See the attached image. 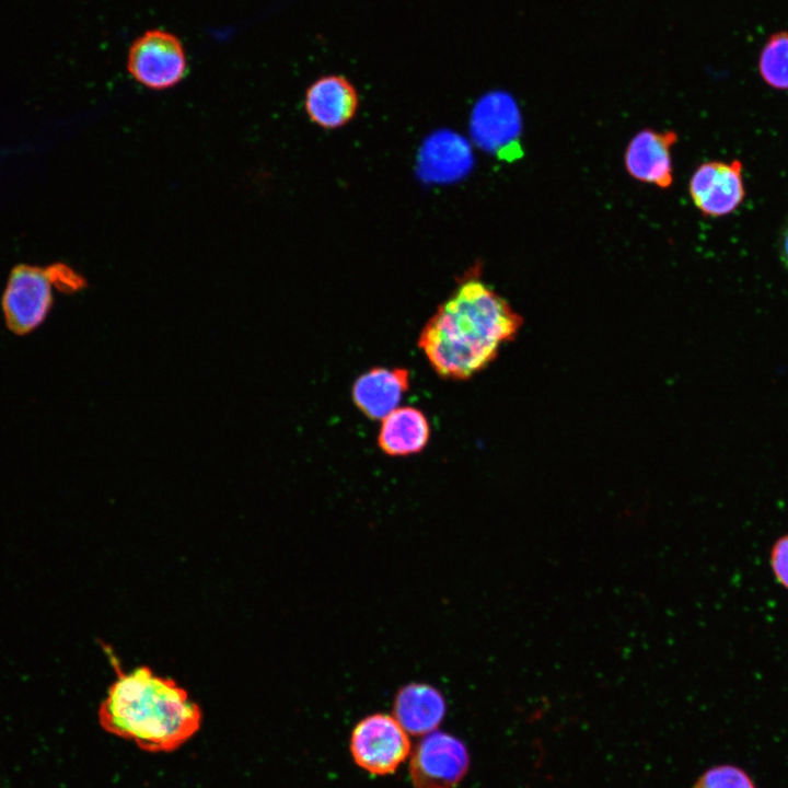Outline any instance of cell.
<instances>
[{"instance_id": "15", "label": "cell", "mask_w": 788, "mask_h": 788, "mask_svg": "<svg viewBox=\"0 0 788 788\" xmlns=\"http://www.w3.org/2000/svg\"><path fill=\"white\" fill-rule=\"evenodd\" d=\"M51 285L59 291L72 293L86 286L85 279L63 263H54L46 267Z\"/></svg>"}, {"instance_id": "6", "label": "cell", "mask_w": 788, "mask_h": 788, "mask_svg": "<svg viewBox=\"0 0 788 788\" xmlns=\"http://www.w3.org/2000/svg\"><path fill=\"white\" fill-rule=\"evenodd\" d=\"M467 768L468 754L464 744L440 731H432L421 739L409 764L416 788H452Z\"/></svg>"}, {"instance_id": "3", "label": "cell", "mask_w": 788, "mask_h": 788, "mask_svg": "<svg viewBox=\"0 0 788 788\" xmlns=\"http://www.w3.org/2000/svg\"><path fill=\"white\" fill-rule=\"evenodd\" d=\"M127 70L148 89L173 88L188 71L184 45L169 31L148 30L131 43L127 54Z\"/></svg>"}, {"instance_id": "9", "label": "cell", "mask_w": 788, "mask_h": 788, "mask_svg": "<svg viewBox=\"0 0 788 788\" xmlns=\"http://www.w3.org/2000/svg\"><path fill=\"white\" fill-rule=\"evenodd\" d=\"M359 107L356 86L341 74H327L316 79L306 89L304 108L316 126L335 130L350 123Z\"/></svg>"}, {"instance_id": "11", "label": "cell", "mask_w": 788, "mask_h": 788, "mask_svg": "<svg viewBox=\"0 0 788 788\" xmlns=\"http://www.w3.org/2000/svg\"><path fill=\"white\" fill-rule=\"evenodd\" d=\"M445 709V700L437 688L410 683L396 694L393 716L407 733L426 735L440 725Z\"/></svg>"}, {"instance_id": "10", "label": "cell", "mask_w": 788, "mask_h": 788, "mask_svg": "<svg viewBox=\"0 0 788 788\" xmlns=\"http://www.w3.org/2000/svg\"><path fill=\"white\" fill-rule=\"evenodd\" d=\"M409 386V372L405 368L375 367L361 374L354 383L355 405L370 419L382 420L398 407Z\"/></svg>"}, {"instance_id": "7", "label": "cell", "mask_w": 788, "mask_h": 788, "mask_svg": "<svg viewBox=\"0 0 788 788\" xmlns=\"http://www.w3.org/2000/svg\"><path fill=\"white\" fill-rule=\"evenodd\" d=\"M742 169L739 160L707 161L695 169L688 193L704 217L728 216L743 202L746 190Z\"/></svg>"}, {"instance_id": "17", "label": "cell", "mask_w": 788, "mask_h": 788, "mask_svg": "<svg viewBox=\"0 0 788 788\" xmlns=\"http://www.w3.org/2000/svg\"><path fill=\"white\" fill-rule=\"evenodd\" d=\"M779 256L783 264L788 269V221L786 222L779 240Z\"/></svg>"}, {"instance_id": "13", "label": "cell", "mask_w": 788, "mask_h": 788, "mask_svg": "<svg viewBox=\"0 0 788 788\" xmlns=\"http://www.w3.org/2000/svg\"><path fill=\"white\" fill-rule=\"evenodd\" d=\"M757 70L766 85L788 91V31L767 37L758 54Z\"/></svg>"}, {"instance_id": "16", "label": "cell", "mask_w": 788, "mask_h": 788, "mask_svg": "<svg viewBox=\"0 0 788 788\" xmlns=\"http://www.w3.org/2000/svg\"><path fill=\"white\" fill-rule=\"evenodd\" d=\"M769 564L776 581L788 590V534L777 537L773 543Z\"/></svg>"}, {"instance_id": "4", "label": "cell", "mask_w": 788, "mask_h": 788, "mask_svg": "<svg viewBox=\"0 0 788 788\" xmlns=\"http://www.w3.org/2000/svg\"><path fill=\"white\" fill-rule=\"evenodd\" d=\"M350 750L360 767L375 775H386L407 757L410 742L394 716L374 714L355 727Z\"/></svg>"}, {"instance_id": "2", "label": "cell", "mask_w": 788, "mask_h": 788, "mask_svg": "<svg viewBox=\"0 0 788 788\" xmlns=\"http://www.w3.org/2000/svg\"><path fill=\"white\" fill-rule=\"evenodd\" d=\"M99 708V722L108 733L132 741L148 752H171L200 728L201 711L174 680L149 667L121 671Z\"/></svg>"}, {"instance_id": "5", "label": "cell", "mask_w": 788, "mask_h": 788, "mask_svg": "<svg viewBox=\"0 0 788 788\" xmlns=\"http://www.w3.org/2000/svg\"><path fill=\"white\" fill-rule=\"evenodd\" d=\"M53 305L51 282L46 268L19 264L13 267L2 296L8 328L25 335L38 327Z\"/></svg>"}, {"instance_id": "14", "label": "cell", "mask_w": 788, "mask_h": 788, "mask_svg": "<svg viewBox=\"0 0 788 788\" xmlns=\"http://www.w3.org/2000/svg\"><path fill=\"white\" fill-rule=\"evenodd\" d=\"M693 788H757V786L742 767L721 764L704 772Z\"/></svg>"}, {"instance_id": "8", "label": "cell", "mask_w": 788, "mask_h": 788, "mask_svg": "<svg viewBox=\"0 0 788 788\" xmlns=\"http://www.w3.org/2000/svg\"><path fill=\"white\" fill-rule=\"evenodd\" d=\"M676 141L674 130H639L629 140L624 153L627 173L638 182L669 188L673 183L671 149Z\"/></svg>"}, {"instance_id": "1", "label": "cell", "mask_w": 788, "mask_h": 788, "mask_svg": "<svg viewBox=\"0 0 788 788\" xmlns=\"http://www.w3.org/2000/svg\"><path fill=\"white\" fill-rule=\"evenodd\" d=\"M522 317L476 277L464 279L422 327L418 346L436 373L466 380L487 368L511 341Z\"/></svg>"}, {"instance_id": "18", "label": "cell", "mask_w": 788, "mask_h": 788, "mask_svg": "<svg viewBox=\"0 0 788 788\" xmlns=\"http://www.w3.org/2000/svg\"><path fill=\"white\" fill-rule=\"evenodd\" d=\"M0 788H9L7 780L0 774Z\"/></svg>"}, {"instance_id": "12", "label": "cell", "mask_w": 788, "mask_h": 788, "mask_svg": "<svg viewBox=\"0 0 788 788\" xmlns=\"http://www.w3.org/2000/svg\"><path fill=\"white\" fill-rule=\"evenodd\" d=\"M430 427L424 413L415 407H397L382 419L378 444L387 455L419 453L428 443Z\"/></svg>"}]
</instances>
